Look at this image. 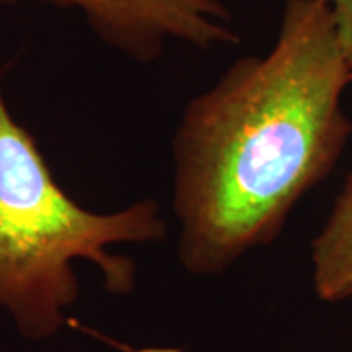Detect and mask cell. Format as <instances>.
<instances>
[{"instance_id": "6da1fadb", "label": "cell", "mask_w": 352, "mask_h": 352, "mask_svg": "<svg viewBox=\"0 0 352 352\" xmlns=\"http://www.w3.org/2000/svg\"><path fill=\"white\" fill-rule=\"evenodd\" d=\"M351 85L325 0H286L272 47L190 98L173 138L176 249L188 274H221L282 235L349 143Z\"/></svg>"}, {"instance_id": "7a4b0ae2", "label": "cell", "mask_w": 352, "mask_h": 352, "mask_svg": "<svg viewBox=\"0 0 352 352\" xmlns=\"http://www.w3.org/2000/svg\"><path fill=\"white\" fill-rule=\"evenodd\" d=\"M164 237L163 208L153 198L113 212L71 198L0 87V321L10 317L34 342L57 337L80 298L76 264L96 266L108 294L127 296L138 286V264L113 249Z\"/></svg>"}, {"instance_id": "3957f363", "label": "cell", "mask_w": 352, "mask_h": 352, "mask_svg": "<svg viewBox=\"0 0 352 352\" xmlns=\"http://www.w3.org/2000/svg\"><path fill=\"white\" fill-rule=\"evenodd\" d=\"M24 2V0H0ZM75 8L104 45L138 63L157 61L170 43L208 51L241 43L226 0H32Z\"/></svg>"}, {"instance_id": "277c9868", "label": "cell", "mask_w": 352, "mask_h": 352, "mask_svg": "<svg viewBox=\"0 0 352 352\" xmlns=\"http://www.w3.org/2000/svg\"><path fill=\"white\" fill-rule=\"evenodd\" d=\"M311 282L321 302L352 300V173L311 243Z\"/></svg>"}, {"instance_id": "5b68a950", "label": "cell", "mask_w": 352, "mask_h": 352, "mask_svg": "<svg viewBox=\"0 0 352 352\" xmlns=\"http://www.w3.org/2000/svg\"><path fill=\"white\" fill-rule=\"evenodd\" d=\"M325 4L333 14L340 47L344 51L352 71V0H325Z\"/></svg>"}, {"instance_id": "8992f818", "label": "cell", "mask_w": 352, "mask_h": 352, "mask_svg": "<svg viewBox=\"0 0 352 352\" xmlns=\"http://www.w3.org/2000/svg\"><path fill=\"white\" fill-rule=\"evenodd\" d=\"M351 88H352V85H351Z\"/></svg>"}]
</instances>
